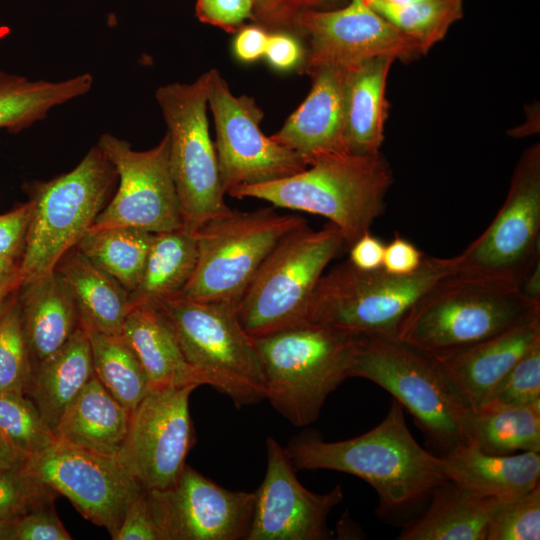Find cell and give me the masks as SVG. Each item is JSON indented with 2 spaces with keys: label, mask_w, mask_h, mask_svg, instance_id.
<instances>
[{
  "label": "cell",
  "mask_w": 540,
  "mask_h": 540,
  "mask_svg": "<svg viewBox=\"0 0 540 540\" xmlns=\"http://www.w3.org/2000/svg\"><path fill=\"white\" fill-rule=\"evenodd\" d=\"M56 270L75 300L79 324L121 336L125 317L132 307L130 292L92 264L76 247L63 256Z\"/></svg>",
  "instance_id": "obj_29"
},
{
  "label": "cell",
  "mask_w": 540,
  "mask_h": 540,
  "mask_svg": "<svg viewBox=\"0 0 540 540\" xmlns=\"http://www.w3.org/2000/svg\"><path fill=\"white\" fill-rule=\"evenodd\" d=\"M54 502L0 519V540H70Z\"/></svg>",
  "instance_id": "obj_42"
},
{
  "label": "cell",
  "mask_w": 540,
  "mask_h": 540,
  "mask_svg": "<svg viewBox=\"0 0 540 540\" xmlns=\"http://www.w3.org/2000/svg\"><path fill=\"white\" fill-rule=\"evenodd\" d=\"M539 400L540 339L514 364L484 405H526Z\"/></svg>",
  "instance_id": "obj_40"
},
{
  "label": "cell",
  "mask_w": 540,
  "mask_h": 540,
  "mask_svg": "<svg viewBox=\"0 0 540 540\" xmlns=\"http://www.w3.org/2000/svg\"><path fill=\"white\" fill-rule=\"evenodd\" d=\"M18 298L33 366L59 350L79 325L75 300L55 269L20 286Z\"/></svg>",
  "instance_id": "obj_26"
},
{
  "label": "cell",
  "mask_w": 540,
  "mask_h": 540,
  "mask_svg": "<svg viewBox=\"0 0 540 540\" xmlns=\"http://www.w3.org/2000/svg\"><path fill=\"white\" fill-rule=\"evenodd\" d=\"M84 329L90 343L94 375L118 402L133 412L150 391L138 358L121 336Z\"/></svg>",
  "instance_id": "obj_34"
},
{
  "label": "cell",
  "mask_w": 540,
  "mask_h": 540,
  "mask_svg": "<svg viewBox=\"0 0 540 540\" xmlns=\"http://www.w3.org/2000/svg\"><path fill=\"white\" fill-rule=\"evenodd\" d=\"M284 449L296 470H334L369 483L381 514L408 507L448 481L441 457L414 439L396 400L385 418L360 436L335 442L303 438Z\"/></svg>",
  "instance_id": "obj_1"
},
{
  "label": "cell",
  "mask_w": 540,
  "mask_h": 540,
  "mask_svg": "<svg viewBox=\"0 0 540 540\" xmlns=\"http://www.w3.org/2000/svg\"><path fill=\"white\" fill-rule=\"evenodd\" d=\"M308 75L323 67L347 69L376 57L409 62L421 54L417 45L363 0L338 8L303 13L298 20Z\"/></svg>",
  "instance_id": "obj_17"
},
{
  "label": "cell",
  "mask_w": 540,
  "mask_h": 540,
  "mask_svg": "<svg viewBox=\"0 0 540 540\" xmlns=\"http://www.w3.org/2000/svg\"><path fill=\"white\" fill-rule=\"evenodd\" d=\"M540 339V316L457 352L431 357L464 407L475 410Z\"/></svg>",
  "instance_id": "obj_20"
},
{
  "label": "cell",
  "mask_w": 540,
  "mask_h": 540,
  "mask_svg": "<svg viewBox=\"0 0 540 540\" xmlns=\"http://www.w3.org/2000/svg\"><path fill=\"white\" fill-rule=\"evenodd\" d=\"M375 1L383 2L387 4H393V5H403V4H409V3L418 2L422 0H375Z\"/></svg>",
  "instance_id": "obj_54"
},
{
  "label": "cell",
  "mask_w": 540,
  "mask_h": 540,
  "mask_svg": "<svg viewBox=\"0 0 540 540\" xmlns=\"http://www.w3.org/2000/svg\"><path fill=\"white\" fill-rule=\"evenodd\" d=\"M305 55L299 37L285 32L269 33L264 56L273 68L283 71L301 68Z\"/></svg>",
  "instance_id": "obj_46"
},
{
  "label": "cell",
  "mask_w": 540,
  "mask_h": 540,
  "mask_svg": "<svg viewBox=\"0 0 540 540\" xmlns=\"http://www.w3.org/2000/svg\"><path fill=\"white\" fill-rule=\"evenodd\" d=\"M58 496L25 465L0 471V519L53 503Z\"/></svg>",
  "instance_id": "obj_39"
},
{
  "label": "cell",
  "mask_w": 540,
  "mask_h": 540,
  "mask_svg": "<svg viewBox=\"0 0 540 540\" xmlns=\"http://www.w3.org/2000/svg\"><path fill=\"white\" fill-rule=\"evenodd\" d=\"M457 264V256L425 255L417 270L396 275L383 268L361 270L347 260L319 279L306 322L397 339L399 325L413 304L436 282L456 272Z\"/></svg>",
  "instance_id": "obj_5"
},
{
  "label": "cell",
  "mask_w": 540,
  "mask_h": 540,
  "mask_svg": "<svg viewBox=\"0 0 540 540\" xmlns=\"http://www.w3.org/2000/svg\"><path fill=\"white\" fill-rule=\"evenodd\" d=\"M21 286L18 269L7 276L0 278V308L6 300Z\"/></svg>",
  "instance_id": "obj_52"
},
{
  "label": "cell",
  "mask_w": 540,
  "mask_h": 540,
  "mask_svg": "<svg viewBox=\"0 0 540 540\" xmlns=\"http://www.w3.org/2000/svg\"><path fill=\"white\" fill-rule=\"evenodd\" d=\"M344 72L342 68L323 67L309 74L310 93L281 129L270 136L300 155L308 166L325 156L349 154L343 128Z\"/></svg>",
  "instance_id": "obj_21"
},
{
  "label": "cell",
  "mask_w": 540,
  "mask_h": 540,
  "mask_svg": "<svg viewBox=\"0 0 540 540\" xmlns=\"http://www.w3.org/2000/svg\"><path fill=\"white\" fill-rule=\"evenodd\" d=\"M29 218V202L0 215V258L21 257Z\"/></svg>",
  "instance_id": "obj_45"
},
{
  "label": "cell",
  "mask_w": 540,
  "mask_h": 540,
  "mask_svg": "<svg viewBox=\"0 0 540 540\" xmlns=\"http://www.w3.org/2000/svg\"><path fill=\"white\" fill-rule=\"evenodd\" d=\"M392 57H376L345 69L342 87L343 128L352 155H374L384 141L388 105L386 82Z\"/></svg>",
  "instance_id": "obj_23"
},
{
  "label": "cell",
  "mask_w": 540,
  "mask_h": 540,
  "mask_svg": "<svg viewBox=\"0 0 540 540\" xmlns=\"http://www.w3.org/2000/svg\"><path fill=\"white\" fill-rule=\"evenodd\" d=\"M267 469L255 491L254 511L247 540H321L330 536L327 519L342 502L337 485L317 494L298 481L285 449L273 438L266 440Z\"/></svg>",
  "instance_id": "obj_19"
},
{
  "label": "cell",
  "mask_w": 540,
  "mask_h": 540,
  "mask_svg": "<svg viewBox=\"0 0 540 540\" xmlns=\"http://www.w3.org/2000/svg\"><path fill=\"white\" fill-rule=\"evenodd\" d=\"M344 239L328 222L307 223L286 234L266 257L237 305V317L254 338L306 323L312 294Z\"/></svg>",
  "instance_id": "obj_8"
},
{
  "label": "cell",
  "mask_w": 540,
  "mask_h": 540,
  "mask_svg": "<svg viewBox=\"0 0 540 540\" xmlns=\"http://www.w3.org/2000/svg\"><path fill=\"white\" fill-rule=\"evenodd\" d=\"M426 512L403 528L400 540H486L490 521L505 499L478 495L447 481L435 488Z\"/></svg>",
  "instance_id": "obj_28"
},
{
  "label": "cell",
  "mask_w": 540,
  "mask_h": 540,
  "mask_svg": "<svg viewBox=\"0 0 540 540\" xmlns=\"http://www.w3.org/2000/svg\"><path fill=\"white\" fill-rule=\"evenodd\" d=\"M0 433L26 459L55 442L52 429L35 404L23 393H0Z\"/></svg>",
  "instance_id": "obj_36"
},
{
  "label": "cell",
  "mask_w": 540,
  "mask_h": 540,
  "mask_svg": "<svg viewBox=\"0 0 540 540\" xmlns=\"http://www.w3.org/2000/svg\"><path fill=\"white\" fill-rule=\"evenodd\" d=\"M347 0H254L253 20L268 33L285 32L301 38L299 17L308 11L338 8Z\"/></svg>",
  "instance_id": "obj_41"
},
{
  "label": "cell",
  "mask_w": 540,
  "mask_h": 540,
  "mask_svg": "<svg viewBox=\"0 0 540 540\" xmlns=\"http://www.w3.org/2000/svg\"><path fill=\"white\" fill-rule=\"evenodd\" d=\"M19 260L13 258H0V278L9 275L18 269Z\"/></svg>",
  "instance_id": "obj_53"
},
{
  "label": "cell",
  "mask_w": 540,
  "mask_h": 540,
  "mask_svg": "<svg viewBox=\"0 0 540 540\" xmlns=\"http://www.w3.org/2000/svg\"><path fill=\"white\" fill-rule=\"evenodd\" d=\"M25 467L57 494L68 498L90 522L116 536L129 503L143 487L120 458L57 440L29 457Z\"/></svg>",
  "instance_id": "obj_15"
},
{
  "label": "cell",
  "mask_w": 540,
  "mask_h": 540,
  "mask_svg": "<svg viewBox=\"0 0 540 540\" xmlns=\"http://www.w3.org/2000/svg\"><path fill=\"white\" fill-rule=\"evenodd\" d=\"M114 540H161L148 489L143 488L129 503Z\"/></svg>",
  "instance_id": "obj_44"
},
{
  "label": "cell",
  "mask_w": 540,
  "mask_h": 540,
  "mask_svg": "<svg viewBox=\"0 0 540 540\" xmlns=\"http://www.w3.org/2000/svg\"><path fill=\"white\" fill-rule=\"evenodd\" d=\"M540 539V485L505 499L494 513L486 540Z\"/></svg>",
  "instance_id": "obj_38"
},
{
  "label": "cell",
  "mask_w": 540,
  "mask_h": 540,
  "mask_svg": "<svg viewBox=\"0 0 540 540\" xmlns=\"http://www.w3.org/2000/svg\"><path fill=\"white\" fill-rule=\"evenodd\" d=\"M18 290L0 308V393L25 394L33 371Z\"/></svg>",
  "instance_id": "obj_37"
},
{
  "label": "cell",
  "mask_w": 540,
  "mask_h": 540,
  "mask_svg": "<svg viewBox=\"0 0 540 540\" xmlns=\"http://www.w3.org/2000/svg\"><path fill=\"white\" fill-rule=\"evenodd\" d=\"M93 375L88 335L79 324L59 350L33 366L25 395L54 433L65 411Z\"/></svg>",
  "instance_id": "obj_27"
},
{
  "label": "cell",
  "mask_w": 540,
  "mask_h": 540,
  "mask_svg": "<svg viewBox=\"0 0 540 540\" xmlns=\"http://www.w3.org/2000/svg\"><path fill=\"white\" fill-rule=\"evenodd\" d=\"M207 102L215 122L214 145L226 194L242 185L274 181L308 167L296 152L264 135L259 127L262 109L252 97L235 96L216 69L209 70Z\"/></svg>",
  "instance_id": "obj_13"
},
{
  "label": "cell",
  "mask_w": 540,
  "mask_h": 540,
  "mask_svg": "<svg viewBox=\"0 0 540 540\" xmlns=\"http://www.w3.org/2000/svg\"><path fill=\"white\" fill-rule=\"evenodd\" d=\"M154 305L205 385L227 395L238 408L266 399L254 340L242 327L236 306L199 301L181 293Z\"/></svg>",
  "instance_id": "obj_6"
},
{
  "label": "cell",
  "mask_w": 540,
  "mask_h": 540,
  "mask_svg": "<svg viewBox=\"0 0 540 540\" xmlns=\"http://www.w3.org/2000/svg\"><path fill=\"white\" fill-rule=\"evenodd\" d=\"M149 497L161 540H247L255 492L228 490L185 465L174 485Z\"/></svg>",
  "instance_id": "obj_18"
},
{
  "label": "cell",
  "mask_w": 540,
  "mask_h": 540,
  "mask_svg": "<svg viewBox=\"0 0 540 540\" xmlns=\"http://www.w3.org/2000/svg\"><path fill=\"white\" fill-rule=\"evenodd\" d=\"M540 145L521 154L506 199L461 254L456 272L520 283L540 258Z\"/></svg>",
  "instance_id": "obj_12"
},
{
  "label": "cell",
  "mask_w": 540,
  "mask_h": 540,
  "mask_svg": "<svg viewBox=\"0 0 540 540\" xmlns=\"http://www.w3.org/2000/svg\"><path fill=\"white\" fill-rule=\"evenodd\" d=\"M359 337L306 322L254 338L266 399L293 425L312 424L327 397L349 378Z\"/></svg>",
  "instance_id": "obj_4"
},
{
  "label": "cell",
  "mask_w": 540,
  "mask_h": 540,
  "mask_svg": "<svg viewBox=\"0 0 540 540\" xmlns=\"http://www.w3.org/2000/svg\"><path fill=\"white\" fill-rule=\"evenodd\" d=\"M97 145L113 164L119 185L89 230L131 227L159 233L183 226L170 172L167 133L145 151H136L129 142L109 133L103 134Z\"/></svg>",
  "instance_id": "obj_14"
},
{
  "label": "cell",
  "mask_w": 540,
  "mask_h": 540,
  "mask_svg": "<svg viewBox=\"0 0 540 540\" xmlns=\"http://www.w3.org/2000/svg\"><path fill=\"white\" fill-rule=\"evenodd\" d=\"M196 385L151 389L132 412L122 462L148 490L176 483L194 442L189 397Z\"/></svg>",
  "instance_id": "obj_16"
},
{
  "label": "cell",
  "mask_w": 540,
  "mask_h": 540,
  "mask_svg": "<svg viewBox=\"0 0 540 540\" xmlns=\"http://www.w3.org/2000/svg\"><path fill=\"white\" fill-rule=\"evenodd\" d=\"M118 179L98 145L68 173L30 187V218L18 272L21 285L53 272L92 226Z\"/></svg>",
  "instance_id": "obj_7"
},
{
  "label": "cell",
  "mask_w": 540,
  "mask_h": 540,
  "mask_svg": "<svg viewBox=\"0 0 540 540\" xmlns=\"http://www.w3.org/2000/svg\"><path fill=\"white\" fill-rule=\"evenodd\" d=\"M440 457L448 481L481 496L509 499L539 485V452L496 455L461 444Z\"/></svg>",
  "instance_id": "obj_22"
},
{
  "label": "cell",
  "mask_w": 540,
  "mask_h": 540,
  "mask_svg": "<svg viewBox=\"0 0 540 540\" xmlns=\"http://www.w3.org/2000/svg\"><path fill=\"white\" fill-rule=\"evenodd\" d=\"M425 255L413 243L396 233L385 245L382 268L391 274L406 275L421 265Z\"/></svg>",
  "instance_id": "obj_47"
},
{
  "label": "cell",
  "mask_w": 540,
  "mask_h": 540,
  "mask_svg": "<svg viewBox=\"0 0 540 540\" xmlns=\"http://www.w3.org/2000/svg\"><path fill=\"white\" fill-rule=\"evenodd\" d=\"M209 71L190 84L156 90L169 136V166L183 226L196 232L207 221L231 211L224 199L215 145L209 134Z\"/></svg>",
  "instance_id": "obj_11"
},
{
  "label": "cell",
  "mask_w": 540,
  "mask_h": 540,
  "mask_svg": "<svg viewBox=\"0 0 540 540\" xmlns=\"http://www.w3.org/2000/svg\"><path fill=\"white\" fill-rule=\"evenodd\" d=\"M269 33L258 25L245 26L237 31L233 52L242 62H254L265 54Z\"/></svg>",
  "instance_id": "obj_49"
},
{
  "label": "cell",
  "mask_w": 540,
  "mask_h": 540,
  "mask_svg": "<svg viewBox=\"0 0 540 540\" xmlns=\"http://www.w3.org/2000/svg\"><path fill=\"white\" fill-rule=\"evenodd\" d=\"M393 181L392 168L381 152L338 154L319 158L288 177L236 187L228 195L323 216L350 247L383 214Z\"/></svg>",
  "instance_id": "obj_3"
},
{
  "label": "cell",
  "mask_w": 540,
  "mask_h": 540,
  "mask_svg": "<svg viewBox=\"0 0 540 540\" xmlns=\"http://www.w3.org/2000/svg\"><path fill=\"white\" fill-rule=\"evenodd\" d=\"M385 245L370 231L364 233L349 247L348 261L361 270H376L383 266Z\"/></svg>",
  "instance_id": "obj_48"
},
{
  "label": "cell",
  "mask_w": 540,
  "mask_h": 540,
  "mask_svg": "<svg viewBox=\"0 0 540 540\" xmlns=\"http://www.w3.org/2000/svg\"><path fill=\"white\" fill-rule=\"evenodd\" d=\"M131 415L93 375L65 411L54 434L57 440L81 449L120 458Z\"/></svg>",
  "instance_id": "obj_25"
},
{
  "label": "cell",
  "mask_w": 540,
  "mask_h": 540,
  "mask_svg": "<svg viewBox=\"0 0 540 540\" xmlns=\"http://www.w3.org/2000/svg\"><path fill=\"white\" fill-rule=\"evenodd\" d=\"M121 338L142 365L150 390L205 385L200 374L187 362L172 329L154 304H137L130 308Z\"/></svg>",
  "instance_id": "obj_24"
},
{
  "label": "cell",
  "mask_w": 540,
  "mask_h": 540,
  "mask_svg": "<svg viewBox=\"0 0 540 540\" xmlns=\"http://www.w3.org/2000/svg\"><path fill=\"white\" fill-rule=\"evenodd\" d=\"M25 460L26 458L0 433V471L21 466Z\"/></svg>",
  "instance_id": "obj_51"
},
{
  "label": "cell",
  "mask_w": 540,
  "mask_h": 540,
  "mask_svg": "<svg viewBox=\"0 0 540 540\" xmlns=\"http://www.w3.org/2000/svg\"><path fill=\"white\" fill-rule=\"evenodd\" d=\"M198 256L196 233L185 226L153 233L142 277L130 293L131 305L154 304L179 294Z\"/></svg>",
  "instance_id": "obj_31"
},
{
  "label": "cell",
  "mask_w": 540,
  "mask_h": 540,
  "mask_svg": "<svg viewBox=\"0 0 540 540\" xmlns=\"http://www.w3.org/2000/svg\"><path fill=\"white\" fill-rule=\"evenodd\" d=\"M304 224L302 216L280 214L270 207L251 212L231 209L207 221L195 232L197 262L180 293L237 307L276 244Z\"/></svg>",
  "instance_id": "obj_10"
},
{
  "label": "cell",
  "mask_w": 540,
  "mask_h": 540,
  "mask_svg": "<svg viewBox=\"0 0 540 540\" xmlns=\"http://www.w3.org/2000/svg\"><path fill=\"white\" fill-rule=\"evenodd\" d=\"M254 0H197L196 16L229 33L237 32L244 21L253 20Z\"/></svg>",
  "instance_id": "obj_43"
},
{
  "label": "cell",
  "mask_w": 540,
  "mask_h": 540,
  "mask_svg": "<svg viewBox=\"0 0 540 540\" xmlns=\"http://www.w3.org/2000/svg\"><path fill=\"white\" fill-rule=\"evenodd\" d=\"M540 316L517 283L454 272L410 308L397 339L430 357L448 355Z\"/></svg>",
  "instance_id": "obj_2"
},
{
  "label": "cell",
  "mask_w": 540,
  "mask_h": 540,
  "mask_svg": "<svg viewBox=\"0 0 540 540\" xmlns=\"http://www.w3.org/2000/svg\"><path fill=\"white\" fill-rule=\"evenodd\" d=\"M152 237L153 233L131 227L88 230L75 247L132 293L141 280Z\"/></svg>",
  "instance_id": "obj_33"
},
{
  "label": "cell",
  "mask_w": 540,
  "mask_h": 540,
  "mask_svg": "<svg viewBox=\"0 0 540 540\" xmlns=\"http://www.w3.org/2000/svg\"><path fill=\"white\" fill-rule=\"evenodd\" d=\"M398 31L410 38L422 55L442 40L463 17V0H422L403 5L363 0Z\"/></svg>",
  "instance_id": "obj_35"
},
{
  "label": "cell",
  "mask_w": 540,
  "mask_h": 540,
  "mask_svg": "<svg viewBox=\"0 0 540 540\" xmlns=\"http://www.w3.org/2000/svg\"><path fill=\"white\" fill-rule=\"evenodd\" d=\"M520 289L531 304L540 307V258L535 261L522 279Z\"/></svg>",
  "instance_id": "obj_50"
},
{
  "label": "cell",
  "mask_w": 540,
  "mask_h": 540,
  "mask_svg": "<svg viewBox=\"0 0 540 540\" xmlns=\"http://www.w3.org/2000/svg\"><path fill=\"white\" fill-rule=\"evenodd\" d=\"M92 85L89 73L49 82L0 71V129L20 132L44 119L52 108L86 94Z\"/></svg>",
  "instance_id": "obj_32"
},
{
  "label": "cell",
  "mask_w": 540,
  "mask_h": 540,
  "mask_svg": "<svg viewBox=\"0 0 540 540\" xmlns=\"http://www.w3.org/2000/svg\"><path fill=\"white\" fill-rule=\"evenodd\" d=\"M349 377L389 392L443 454L466 444L461 428L466 407L430 356L398 339L360 334Z\"/></svg>",
  "instance_id": "obj_9"
},
{
  "label": "cell",
  "mask_w": 540,
  "mask_h": 540,
  "mask_svg": "<svg viewBox=\"0 0 540 540\" xmlns=\"http://www.w3.org/2000/svg\"><path fill=\"white\" fill-rule=\"evenodd\" d=\"M461 428L466 444L489 454L540 452V400L526 405L465 408Z\"/></svg>",
  "instance_id": "obj_30"
}]
</instances>
